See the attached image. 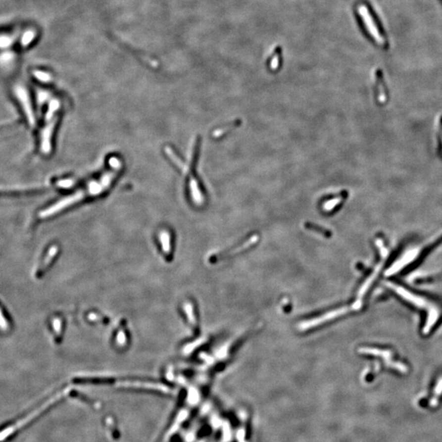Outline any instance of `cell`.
I'll return each mask as SVG.
<instances>
[{"label":"cell","instance_id":"cell-9","mask_svg":"<svg viewBox=\"0 0 442 442\" xmlns=\"http://www.w3.org/2000/svg\"><path fill=\"white\" fill-rule=\"evenodd\" d=\"M57 252H58V247L57 246H52L50 247L49 250L48 251L47 255H46V257L42 260L41 265H39L38 267H37L36 274H35L36 276L41 277L45 272V270L49 267L51 264H52V260H54L55 256L57 255Z\"/></svg>","mask_w":442,"mask_h":442},{"label":"cell","instance_id":"cell-3","mask_svg":"<svg viewBox=\"0 0 442 442\" xmlns=\"http://www.w3.org/2000/svg\"><path fill=\"white\" fill-rule=\"evenodd\" d=\"M68 393H64L60 395H57L54 398H52L51 400L46 402L45 404L41 405L40 408L34 410L31 414H29L26 418L21 419V421H17L10 426L8 428H5L2 432H0V442H6L10 440L12 437H14L19 431L23 430L26 427L31 425V423L36 421L38 418H41L45 412H48L52 409V407L58 404L60 402L66 397Z\"/></svg>","mask_w":442,"mask_h":442},{"label":"cell","instance_id":"cell-16","mask_svg":"<svg viewBox=\"0 0 442 442\" xmlns=\"http://www.w3.org/2000/svg\"><path fill=\"white\" fill-rule=\"evenodd\" d=\"M439 139H440L441 147H442V118L441 119V122H440V138H439Z\"/></svg>","mask_w":442,"mask_h":442},{"label":"cell","instance_id":"cell-5","mask_svg":"<svg viewBox=\"0 0 442 442\" xmlns=\"http://www.w3.org/2000/svg\"><path fill=\"white\" fill-rule=\"evenodd\" d=\"M13 91L16 94V97H17V99L19 101V103L22 105V110H23L25 116L27 117L29 125L31 126H36V118L34 115V110L32 109V104H31L28 91L21 84L16 85Z\"/></svg>","mask_w":442,"mask_h":442},{"label":"cell","instance_id":"cell-14","mask_svg":"<svg viewBox=\"0 0 442 442\" xmlns=\"http://www.w3.org/2000/svg\"><path fill=\"white\" fill-rule=\"evenodd\" d=\"M197 412H198V410H197V409H194V410H193V411L191 412V414H190V417H189V418H188L187 420H186V421H185V422H184V423H183V424H182L183 428H185V429H186V428H189V427H190V424H191V423H193V421H194V419H195V418H196V415H197Z\"/></svg>","mask_w":442,"mask_h":442},{"label":"cell","instance_id":"cell-11","mask_svg":"<svg viewBox=\"0 0 442 442\" xmlns=\"http://www.w3.org/2000/svg\"><path fill=\"white\" fill-rule=\"evenodd\" d=\"M8 329H9V321H8L7 316L5 315L3 307H2L1 303H0V329L2 331H7Z\"/></svg>","mask_w":442,"mask_h":442},{"label":"cell","instance_id":"cell-10","mask_svg":"<svg viewBox=\"0 0 442 442\" xmlns=\"http://www.w3.org/2000/svg\"><path fill=\"white\" fill-rule=\"evenodd\" d=\"M382 77L379 76L377 78L376 86H375V98L377 102L381 104H384L388 101V92H386L385 86L383 84Z\"/></svg>","mask_w":442,"mask_h":442},{"label":"cell","instance_id":"cell-2","mask_svg":"<svg viewBox=\"0 0 442 442\" xmlns=\"http://www.w3.org/2000/svg\"><path fill=\"white\" fill-rule=\"evenodd\" d=\"M62 109V101L59 98H51L48 102L44 121L39 132V148L45 156L52 152L53 136L59 122Z\"/></svg>","mask_w":442,"mask_h":442},{"label":"cell","instance_id":"cell-15","mask_svg":"<svg viewBox=\"0 0 442 442\" xmlns=\"http://www.w3.org/2000/svg\"><path fill=\"white\" fill-rule=\"evenodd\" d=\"M168 442H182V438L180 437V434H175L171 437Z\"/></svg>","mask_w":442,"mask_h":442},{"label":"cell","instance_id":"cell-8","mask_svg":"<svg viewBox=\"0 0 442 442\" xmlns=\"http://www.w3.org/2000/svg\"><path fill=\"white\" fill-rule=\"evenodd\" d=\"M348 197V193L343 191L338 195L326 198L321 204V208L325 212H333L339 208Z\"/></svg>","mask_w":442,"mask_h":442},{"label":"cell","instance_id":"cell-12","mask_svg":"<svg viewBox=\"0 0 442 442\" xmlns=\"http://www.w3.org/2000/svg\"><path fill=\"white\" fill-rule=\"evenodd\" d=\"M305 226L308 229H310V230H314V231L319 232L320 234H324V235H328V237L330 235V233L329 231H327L326 230H324L323 228L319 227L318 225H313L311 223H306L305 224Z\"/></svg>","mask_w":442,"mask_h":442},{"label":"cell","instance_id":"cell-7","mask_svg":"<svg viewBox=\"0 0 442 442\" xmlns=\"http://www.w3.org/2000/svg\"><path fill=\"white\" fill-rule=\"evenodd\" d=\"M186 396H187V392L185 390H183L182 392L180 393V395H179L177 404L175 405L172 412L170 413V417H169V419H167V421H166V425L164 426L163 429H162L161 433H160V435L157 437V439H156V442H162V441H163L166 433H168V431L170 430V428L172 427L173 424L175 423V419H176V417L178 416L180 409L182 408L183 405L185 404Z\"/></svg>","mask_w":442,"mask_h":442},{"label":"cell","instance_id":"cell-4","mask_svg":"<svg viewBox=\"0 0 442 442\" xmlns=\"http://www.w3.org/2000/svg\"><path fill=\"white\" fill-rule=\"evenodd\" d=\"M357 11L358 14L359 15V17H361L364 27L368 31V33L369 34V36L374 39L377 44L380 45H385V40L382 36L376 21L373 17V15L371 14L368 7H366L365 5H359Z\"/></svg>","mask_w":442,"mask_h":442},{"label":"cell","instance_id":"cell-1","mask_svg":"<svg viewBox=\"0 0 442 442\" xmlns=\"http://www.w3.org/2000/svg\"><path fill=\"white\" fill-rule=\"evenodd\" d=\"M121 162L119 159L113 156L110 159L109 168L104 170V172L100 175L98 179L90 180V182L85 184L83 187L78 190L66 195L63 197L58 199L40 211L38 217L41 220H47L49 218L54 217L56 215L63 211L81 203L85 200L92 198L95 196H100L104 194L109 188L111 187L112 183L115 181L116 176L121 171Z\"/></svg>","mask_w":442,"mask_h":442},{"label":"cell","instance_id":"cell-6","mask_svg":"<svg viewBox=\"0 0 442 442\" xmlns=\"http://www.w3.org/2000/svg\"><path fill=\"white\" fill-rule=\"evenodd\" d=\"M20 33H21V31L17 29L0 32V49L12 47V45H17V44H20L21 45H27L31 41L21 40V38H26L28 36H25L21 37ZM33 36V35L29 36Z\"/></svg>","mask_w":442,"mask_h":442},{"label":"cell","instance_id":"cell-13","mask_svg":"<svg viewBox=\"0 0 442 442\" xmlns=\"http://www.w3.org/2000/svg\"><path fill=\"white\" fill-rule=\"evenodd\" d=\"M211 433V427L209 425H204L201 427V429L197 433V438H203L208 437Z\"/></svg>","mask_w":442,"mask_h":442}]
</instances>
